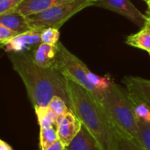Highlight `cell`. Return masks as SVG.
Returning a JSON list of instances; mask_svg holds the SVG:
<instances>
[{
    "mask_svg": "<svg viewBox=\"0 0 150 150\" xmlns=\"http://www.w3.org/2000/svg\"><path fill=\"white\" fill-rule=\"evenodd\" d=\"M13 69L22 79L31 103L35 107H46L57 96L62 98L72 112L66 78L56 69L42 68L33 60L30 52L9 53Z\"/></svg>",
    "mask_w": 150,
    "mask_h": 150,
    "instance_id": "obj_1",
    "label": "cell"
},
{
    "mask_svg": "<svg viewBox=\"0 0 150 150\" xmlns=\"http://www.w3.org/2000/svg\"><path fill=\"white\" fill-rule=\"evenodd\" d=\"M72 112L91 133L102 150H117V129L101 103L78 83L67 79Z\"/></svg>",
    "mask_w": 150,
    "mask_h": 150,
    "instance_id": "obj_2",
    "label": "cell"
},
{
    "mask_svg": "<svg viewBox=\"0 0 150 150\" xmlns=\"http://www.w3.org/2000/svg\"><path fill=\"white\" fill-rule=\"evenodd\" d=\"M101 105L118 131L130 139H136L137 122L127 91L113 83L103 93Z\"/></svg>",
    "mask_w": 150,
    "mask_h": 150,
    "instance_id": "obj_3",
    "label": "cell"
},
{
    "mask_svg": "<svg viewBox=\"0 0 150 150\" xmlns=\"http://www.w3.org/2000/svg\"><path fill=\"white\" fill-rule=\"evenodd\" d=\"M94 4L95 0H70L55 4L37 14L27 16L26 19L32 29L42 30L47 27L59 29L71 17Z\"/></svg>",
    "mask_w": 150,
    "mask_h": 150,
    "instance_id": "obj_4",
    "label": "cell"
},
{
    "mask_svg": "<svg viewBox=\"0 0 150 150\" xmlns=\"http://www.w3.org/2000/svg\"><path fill=\"white\" fill-rule=\"evenodd\" d=\"M56 47L57 52L53 68L56 69L65 78L83 87L100 102L102 94L88 80L87 73L89 68L79 58L69 52L62 42L59 41L56 44Z\"/></svg>",
    "mask_w": 150,
    "mask_h": 150,
    "instance_id": "obj_5",
    "label": "cell"
},
{
    "mask_svg": "<svg viewBox=\"0 0 150 150\" xmlns=\"http://www.w3.org/2000/svg\"><path fill=\"white\" fill-rule=\"evenodd\" d=\"M94 5L124 16L141 28L148 19V16L142 14L130 0H95Z\"/></svg>",
    "mask_w": 150,
    "mask_h": 150,
    "instance_id": "obj_6",
    "label": "cell"
},
{
    "mask_svg": "<svg viewBox=\"0 0 150 150\" xmlns=\"http://www.w3.org/2000/svg\"><path fill=\"white\" fill-rule=\"evenodd\" d=\"M41 30L31 29L14 36L4 47L7 53H25L31 52L41 44Z\"/></svg>",
    "mask_w": 150,
    "mask_h": 150,
    "instance_id": "obj_7",
    "label": "cell"
},
{
    "mask_svg": "<svg viewBox=\"0 0 150 150\" xmlns=\"http://www.w3.org/2000/svg\"><path fill=\"white\" fill-rule=\"evenodd\" d=\"M82 122L73 112H68L62 117H59L56 123V130L59 141L64 147L68 146L76 137L81 129Z\"/></svg>",
    "mask_w": 150,
    "mask_h": 150,
    "instance_id": "obj_8",
    "label": "cell"
},
{
    "mask_svg": "<svg viewBox=\"0 0 150 150\" xmlns=\"http://www.w3.org/2000/svg\"><path fill=\"white\" fill-rule=\"evenodd\" d=\"M127 91L144 100L150 105V80L140 76H126L122 79Z\"/></svg>",
    "mask_w": 150,
    "mask_h": 150,
    "instance_id": "obj_9",
    "label": "cell"
},
{
    "mask_svg": "<svg viewBox=\"0 0 150 150\" xmlns=\"http://www.w3.org/2000/svg\"><path fill=\"white\" fill-rule=\"evenodd\" d=\"M65 150H102L91 133L82 124L81 129Z\"/></svg>",
    "mask_w": 150,
    "mask_h": 150,
    "instance_id": "obj_10",
    "label": "cell"
},
{
    "mask_svg": "<svg viewBox=\"0 0 150 150\" xmlns=\"http://www.w3.org/2000/svg\"><path fill=\"white\" fill-rule=\"evenodd\" d=\"M0 25L4 26L17 34L31 30L26 17L15 10L0 15Z\"/></svg>",
    "mask_w": 150,
    "mask_h": 150,
    "instance_id": "obj_11",
    "label": "cell"
},
{
    "mask_svg": "<svg viewBox=\"0 0 150 150\" xmlns=\"http://www.w3.org/2000/svg\"><path fill=\"white\" fill-rule=\"evenodd\" d=\"M56 52V45L41 43L35 49L31 51L30 54L33 62L38 66L42 68H51L54 65Z\"/></svg>",
    "mask_w": 150,
    "mask_h": 150,
    "instance_id": "obj_12",
    "label": "cell"
},
{
    "mask_svg": "<svg viewBox=\"0 0 150 150\" xmlns=\"http://www.w3.org/2000/svg\"><path fill=\"white\" fill-rule=\"evenodd\" d=\"M67 1L70 0H22L16 7L15 11L27 17L37 14L55 4Z\"/></svg>",
    "mask_w": 150,
    "mask_h": 150,
    "instance_id": "obj_13",
    "label": "cell"
},
{
    "mask_svg": "<svg viewBox=\"0 0 150 150\" xmlns=\"http://www.w3.org/2000/svg\"><path fill=\"white\" fill-rule=\"evenodd\" d=\"M126 43L131 47H137L139 49H142L145 51H150V18L148 17L147 21L142 29L134 34L129 35Z\"/></svg>",
    "mask_w": 150,
    "mask_h": 150,
    "instance_id": "obj_14",
    "label": "cell"
},
{
    "mask_svg": "<svg viewBox=\"0 0 150 150\" xmlns=\"http://www.w3.org/2000/svg\"><path fill=\"white\" fill-rule=\"evenodd\" d=\"M128 95L133 104V110L136 117V120H141L146 123H150L149 105L134 94H131L128 92Z\"/></svg>",
    "mask_w": 150,
    "mask_h": 150,
    "instance_id": "obj_15",
    "label": "cell"
},
{
    "mask_svg": "<svg viewBox=\"0 0 150 150\" xmlns=\"http://www.w3.org/2000/svg\"><path fill=\"white\" fill-rule=\"evenodd\" d=\"M34 110L37 115V119L40 129H48L53 127H56L58 117L47 106L35 107Z\"/></svg>",
    "mask_w": 150,
    "mask_h": 150,
    "instance_id": "obj_16",
    "label": "cell"
},
{
    "mask_svg": "<svg viewBox=\"0 0 150 150\" xmlns=\"http://www.w3.org/2000/svg\"><path fill=\"white\" fill-rule=\"evenodd\" d=\"M87 77H88L89 82L96 88V90L99 93L102 94V97H103V93L105 92L114 83V81L112 79L110 75H105L104 76H98L97 74L91 72L90 69L88 70Z\"/></svg>",
    "mask_w": 150,
    "mask_h": 150,
    "instance_id": "obj_17",
    "label": "cell"
},
{
    "mask_svg": "<svg viewBox=\"0 0 150 150\" xmlns=\"http://www.w3.org/2000/svg\"><path fill=\"white\" fill-rule=\"evenodd\" d=\"M136 122L137 136L135 140L143 150H150V123H146L141 120H136Z\"/></svg>",
    "mask_w": 150,
    "mask_h": 150,
    "instance_id": "obj_18",
    "label": "cell"
},
{
    "mask_svg": "<svg viewBox=\"0 0 150 150\" xmlns=\"http://www.w3.org/2000/svg\"><path fill=\"white\" fill-rule=\"evenodd\" d=\"M59 140L55 127L48 129H40V150H46L54 144Z\"/></svg>",
    "mask_w": 150,
    "mask_h": 150,
    "instance_id": "obj_19",
    "label": "cell"
},
{
    "mask_svg": "<svg viewBox=\"0 0 150 150\" xmlns=\"http://www.w3.org/2000/svg\"><path fill=\"white\" fill-rule=\"evenodd\" d=\"M117 150H143L139 142L130 139L117 130Z\"/></svg>",
    "mask_w": 150,
    "mask_h": 150,
    "instance_id": "obj_20",
    "label": "cell"
},
{
    "mask_svg": "<svg viewBox=\"0 0 150 150\" xmlns=\"http://www.w3.org/2000/svg\"><path fill=\"white\" fill-rule=\"evenodd\" d=\"M47 107H48L51 111H53V112L56 114V116H57L58 118L63 116V115L66 114L68 112H71L70 109L69 108L68 105L66 104V102H65L62 98L57 97V96L54 97V98L50 100V102H49Z\"/></svg>",
    "mask_w": 150,
    "mask_h": 150,
    "instance_id": "obj_21",
    "label": "cell"
},
{
    "mask_svg": "<svg viewBox=\"0 0 150 150\" xmlns=\"http://www.w3.org/2000/svg\"><path fill=\"white\" fill-rule=\"evenodd\" d=\"M40 39L42 43L56 45L60 39L59 29L54 27H47L42 29L40 33Z\"/></svg>",
    "mask_w": 150,
    "mask_h": 150,
    "instance_id": "obj_22",
    "label": "cell"
},
{
    "mask_svg": "<svg viewBox=\"0 0 150 150\" xmlns=\"http://www.w3.org/2000/svg\"><path fill=\"white\" fill-rule=\"evenodd\" d=\"M17 33L10 29L0 25V48H4L5 45L14 37Z\"/></svg>",
    "mask_w": 150,
    "mask_h": 150,
    "instance_id": "obj_23",
    "label": "cell"
},
{
    "mask_svg": "<svg viewBox=\"0 0 150 150\" xmlns=\"http://www.w3.org/2000/svg\"><path fill=\"white\" fill-rule=\"evenodd\" d=\"M22 0H11L7 2H2L0 3V15L11 11L16 9L18 4L21 2Z\"/></svg>",
    "mask_w": 150,
    "mask_h": 150,
    "instance_id": "obj_24",
    "label": "cell"
},
{
    "mask_svg": "<svg viewBox=\"0 0 150 150\" xmlns=\"http://www.w3.org/2000/svg\"><path fill=\"white\" fill-rule=\"evenodd\" d=\"M46 150H65V147L63 146V144L58 140L54 144H53L51 147H49L48 149Z\"/></svg>",
    "mask_w": 150,
    "mask_h": 150,
    "instance_id": "obj_25",
    "label": "cell"
},
{
    "mask_svg": "<svg viewBox=\"0 0 150 150\" xmlns=\"http://www.w3.org/2000/svg\"><path fill=\"white\" fill-rule=\"evenodd\" d=\"M0 150H12V149L6 142L0 140Z\"/></svg>",
    "mask_w": 150,
    "mask_h": 150,
    "instance_id": "obj_26",
    "label": "cell"
},
{
    "mask_svg": "<svg viewBox=\"0 0 150 150\" xmlns=\"http://www.w3.org/2000/svg\"><path fill=\"white\" fill-rule=\"evenodd\" d=\"M148 4V11H147V14H150V1L147 3Z\"/></svg>",
    "mask_w": 150,
    "mask_h": 150,
    "instance_id": "obj_27",
    "label": "cell"
},
{
    "mask_svg": "<svg viewBox=\"0 0 150 150\" xmlns=\"http://www.w3.org/2000/svg\"><path fill=\"white\" fill-rule=\"evenodd\" d=\"M7 1H11V0H0V3H2V2H7Z\"/></svg>",
    "mask_w": 150,
    "mask_h": 150,
    "instance_id": "obj_28",
    "label": "cell"
},
{
    "mask_svg": "<svg viewBox=\"0 0 150 150\" xmlns=\"http://www.w3.org/2000/svg\"><path fill=\"white\" fill-rule=\"evenodd\" d=\"M144 2H146V3H148V2H149L150 0H143Z\"/></svg>",
    "mask_w": 150,
    "mask_h": 150,
    "instance_id": "obj_29",
    "label": "cell"
},
{
    "mask_svg": "<svg viewBox=\"0 0 150 150\" xmlns=\"http://www.w3.org/2000/svg\"><path fill=\"white\" fill-rule=\"evenodd\" d=\"M147 16H148L149 18H150V14H147Z\"/></svg>",
    "mask_w": 150,
    "mask_h": 150,
    "instance_id": "obj_30",
    "label": "cell"
},
{
    "mask_svg": "<svg viewBox=\"0 0 150 150\" xmlns=\"http://www.w3.org/2000/svg\"><path fill=\"white\" fill-rule=\"evenodd\" d=\"M149 56H150V51H149Z\"/></svg>",
    "mask_w": 150,
    "mask_h": 150,
    "instance_id": "obj_31",
    "label": "cell"
}]
</instances>
